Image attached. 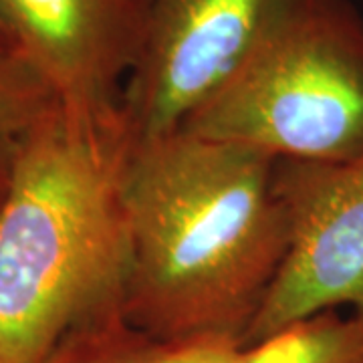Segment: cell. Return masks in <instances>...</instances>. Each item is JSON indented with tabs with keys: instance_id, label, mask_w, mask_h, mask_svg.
<instances>
[{
	"instance_id": "9",
	"label": "cell",
	"mask_w": 363,
	"mask_h": 363,
	"mask_svg": "<svg viewBox=\"0 0 363 363\" xmlns=\"http://www.w3.org/2000/svg\"><path fill=\"white\" fill-rule=\"evenodd\" d=\"M57 105V93L25 55L0 49V190L28 138Z\"/></svg>"
},
{
	"instance_id": "10",
	"label": "cell",
	"mask_w": 363,
	"mask_h": 363,
	"mask_svg": "<svg viewBox=\"0 0 363 363\" xmlns=\"http://www.w3.org/2000/svg\"><path fill=\"white\" fill-rule=\"evenodd\" d=\"M0 49H14V45L9 39V35H6V30H4V26L0 25Z\"/></svg>"
},
{
	"instance_id": "4",
	"label": "cell",
	"mask_w": 363,
	"mask_h": 363,
	"mask_svg": "<svg viewBox=\"0 0 363 363\" xmlns=\"http://www.w3.org/2000/svg\"><path fill=\"white\" fill-rule=\"evenodd\" d=\"M286 250L245 347L323 313L363 317V156L277 162Z\"/></svg>"
},
{
	"instance_id": "5",
	"label": "cell",
	"mask_w": 363,
	"mask_h": 363,
	"mask_svg": "<svg viewBox=\"0 0 363 363\" xmlns=\"http://www.w3.org/2000/svg\"><path fill=\"white\" fill-rule=\"evenodd\" d=\"M285 0H150L142 51L121 91L133 135L176 131L247 61Z\"/></svg>"
},
{
	"instance_id": "2",
	"label": "cell",
	"mask_w": 363,
	"mask_h": 363,
	"mask_svg": "<svg viewBox=\"0 0 363 363\" xmlns=\"http://www.w3.org/2000/svg\"><path fill=\"white\" fill-rule=\"evenodd\" d=\"M135 143L121 104L61 101L25 143L0 196V363H40L121 307Z\"/></svg>"
},
{
	"instance_id": "11",
	"label": "cell",
	"mask_w": 363,
	"mask_h": 363,
	"mask_svg": "<svg viewBox=\"0 0 363 363\" xmlns=\"http://www.w3.org/2000/svg\"><path fill=\"white\" fill-rule=\"evenodd\" d=\"M2 192H4V190H0V196H2Z\"/></svg>"
},
{
	"instance_id": "3",
	"label": "cell",
	"mask_w": 363,
	"mask_h": 363,
	"mask_svg": "<svg viewBox=\"0 0 363 363\" xmlns=\"http://www.w3.org/2000/svg\"><path fill=\"white\" fill-rule=\"evenodd\" d=\"M176 131L277 162L363 156V18L350 0H285L220 89Z\"/></svg>"
},
{
	"instance_id": "1",
	"label": "cell",
	"mask_w": 363,
	"mask_h": 363,
	"mask_svg": "<svg viewBox=\"0 0 363 363\" xmlns=\"http://www.w3.org/2000/svg\"><path fill=\"white\" fill-rule=\"evenodd\" d=\"M277 160L172 131L131 156L123 317L169 341L245 347L286 250Z\"/></svg>"
},
{
	"instance_id": "8",
	"label": "cell",
	"mask_w": 363,
	"mask_h": 363,
	"mask_svg": "<svg viewBox=\"0 0 363 363\" xmlns=\"http://www.w3.org/2000/svg\"><path fill=\"white\" fill-rule=\"evenodd\" d=\"M233 363H363V317L317 315L242 347Z\"/></svg>"
},
{
	"instance_id": "7",
	"label": "cell",
	"mask_w": 363,
	"mask_h": 363,
	"mask_svg": "<svg viewBox=\"0 0 363 363\" xmlns=\"http://www.w3.org/2000/svg\"><path fill=\"white\" fill-rule=\"evenodd\" d=\"M240 350L233 339H160L116 307L77 325L40 363H233Z\"/></svg>"
},
{
	"instance_id": "6",
	"label": "cell",
	"mask_w": 363,
	"mask_h": 363,
	"mask_svg": "<svg viewBox=\"0 0 363 363\" xmlns=\"http://www.w3.org/2000/svg\"><path fill=\"white\" fill-rule=\"evenodd\" d=\"M150 0H0V25L61 104H121L142 51Z\"/></svg>"
}]
</instances>
